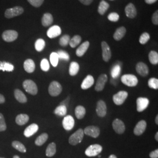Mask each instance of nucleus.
I'll return each mask as SVG.
<instances>
[{
    "label": "nucleus",
    "instance_id": "46",
    "mask_svg": "<svg viewBox=\"0 0 158 158\" xmlns=\"http://www.w3.org/2000/svg\"><path fill=\"white\" fill-rule=\"evenodd\" d=\"M108 19L111 22H117L119 19L118 14L116 12H111L108 15Z\"/></svg>",
    "mask_w": 158,
    "mask_h": 158
},
{
    "label": "nucleus",
    "instance_id": "10",
    "mask_svg": "<svg viewBox=\"0 0 158 158\" xmlns=\"http://www.w3.org/2000/svg\"><path fill=\"white\" fill-rule=\"evenodd\" d=\"M83 132L85 135L93 138H97L100 134V130L99 128L96 126H88L85 127Z\"/></svg>",
    "mask_w": 158,
    "mask_h": 158
},
{
    "label": "nucleus",
    "instance_id": "24",
    "mask_svg": "<svg viewBox=\"0 0 158 158\" xmlns=\"http://www.w3.org/2000/svg\"><path fill=\"white\" fill-rule=\"evenodd\" d=\"M126 32H127V30L124 27H119L115 31V33L114 34V35H113L114 39L117 41L120 40L121 39L123 38V37L126 34Z\"/></svg>",
    "mask_w": 158,
    "mask_h": 158
},
{
    "label": "nucleus",
    "instance_id": "6",
    "mask_svg": "<svg viewBox=\"0 0 158 158\" xmlns=\"http://www.w3.org/2000/svg\"><path fill=\"white\" fill-rule=\"evenodd\" d=\"M48 91L51 96L56 97L61 93L62 91V87L59 82L53 81L49 85Z\"/></svg>",
    "mask_w": 158,
    "mask_h": 158
},
{
    "label": "nucleus",
    "instance_id": "54",
    "mask_svg": "<svg viewBox=\"0 0 158 158\" xmlns=\"http://www.w3.org/2000/svg\"><path fill=\"white\" fill-rule=\"evenodd\" d=\"M117 158V156H115V155H111L110 156H109V158Z\"/></svg>",
    "mask_w": 158,
    "mask_h": 158
},
{
    "label": "nucleus",
    "instance_id": "48",
    "mask_svg": "<svg viewBox=\"0 0 158 158\" xmlns=\"http://www.w3.org/2000/svg\"><path fill=\"white\" fill-rule=\"evenodd\" d=\"M30 4L35 7H40L43 4L44 0H27Z\"/></svg>",
    "mask_w": 158,
    "mask_h": 158
},
{
    "label": "nucleus",
    "instance_id": "3",
    "mask_svg": "<svg viewBox=\"0 0 158 158\" xmlns=\"http://www.w3.org/2000/svg\"><path fill=\"white\" fill-rule=\"evenodd\" d=\"M121 81L125 85L129 87H135L138 85V80L134 74H124L121 77Z\"/></svg>",
    "mask_w": 158,
    "mask_h": 158
},
{
    "label": "nucleus",
    "instance_id": "49",
    "mask_svg": "<svg viewBox=\"0 0 158 158\" xmlns=\"http://www.w3.org/2000/svg\"><path fill=\"white\" fill-rule=\"evenodd\" d=\"M152 21L154 25H158V11H156L153 13L152 17Z\"/></svg>",
    "mask_w": 158,
    "mask_h": 158
},
{
    "label": "nucleus",
    "instance_id": "18",
    "mask_svg": "<svg viewBox=\"0 0 158 158\" xmlns=\"http://www.w3.org/2000/svg\"><path fill=\"white\" fill-rule=\"evenodd\" d=\"M136 70L137 73L143 77L147 76L149 73V69L145 63L139 62L136 66Z\"/></svg>",
    "mask_w": 158,
    "mask_h": 158
},
{
    "label": "nucleus",
    "instance_id": "8",
    "mask_svg": "<svg viewBox=\"0 0 158 158\" xmlns=\"http://www.w3.org/2000/svg\"><path fill=\"white\" fill-rule=\"evenodd\" d=\"M18 34L17 31L14 30H7L3 32L2 38L6 42H11L17 40Z\"/></svg>",
    "mask_w": 158,
    "mask_h": 158
},
{
    "label": "nucleus",
    "instance_id": "25",
    "mask_svg": "<svg viewBox=\"0 0 158 158\" xmlns=\"http://www.w3.org/2000/svg\"><path fill=\"white\" fill-rule=\"evenodd\" d=\"M53 18L50 13H45L42 18V24L44 27H48L53 23Z\"/></svg>",
    "mask_w": 158,
    "mask_h": 158
},
{
    "label": "nucleus",
    "instance_id": "40",
    "mask_svg": "<svg viewBox=\"0 0 158 158\" xmlns=\"http://www.w3.org/2000/svg\"><path fill=\"white\" fill-rule=\"evenodd\" d=\"M57 54L58 55L59 59H60L62 60H64L66 61H69L70 60L69 55L66 51L60 50L57 52Z\"/></svg>",
    "mask_w": 158,
    "mask_h": 158
},
{
    "label": "nucleus",
    "instance_id": "38",
    "mask_svg": "<svg viewBox=\"0 0 158 158\" xmlns=\"http://www.w3.org/2000/svg\"><path fill=\"white\" fill-rule=\"evenodd\" d=\"M12 146L21 152L25 153L27 151L25 146L20 142L17 141L13 142L12 143Z\"/></svg>",
    "mask_w": 158,
    "mask_h": 158
},
{
    "label": "nucleus",
    "instance_id": "19",
    "mask_svg": "<svg viewBox=\"0 0 158 158\" xmlns=\"http://www.w3.org/2000/svg\"><path fill=\"white\" fill-rule=\"evenodd\" d=\"M125 12L127 17L130 18H134L136 16L137 11L135 6L132 3H129L125 8Z\"/></svg>",
    "mask_w": 158,
    "mask_h": 158
},
{
    "label": "nucleus",
    "instance_id": "37",
    "mask_svg": "<svg viewBox=\"0 0 158 158\" xmlns=\"http://www.w3.org/2000/svg\"><path fill=\"white\" fill-rule=\"evenodd\" d=\"M45 46V42L42 39H38L35 44V49L38 52H41L44 50Z\"/></svg>",
    "mask_w": 158,
    "mask_h": 158
},
{
    "label": "nucleus",
    "instance_id": "4",
    "mask_svg": "<svg viewBox=\"0 0 158 158\" xmlns=\"http://www.w3.org/2000/svg\"><path fill=\"white\" fill-rule=\"evenodd\" d=\"M24 10L20 6H16L12 8H8L5 12V17L6 18H12L13 17H17L23 14Z\"/></svg>",
    "mask_w": 158,
    "mask_h": 158
},
{
    "label": "nucleus",
    "instance_id": "21",
    "mask_svg": "<svg viewBox=\"0 0 158 158\" xmlns=\"http://www.w3.org/2000/svg\"><path fill=\"white\" fill-rule=\"evenodd\" d=\"M94 80L93 77L91 75H88L83 81L81 85V87L83 90H87L94 85Z\"/></svg>",
    "mask_w": 158,
    "mask_h": 158
},
{
    "label": "nucleus",
    "instance_id": "2",
    "mask_svg": "<svg viewBox=\"0 0 158 158\" xmlns=\"http://www.w3.org/2000/svg\"><path fill=\"white\" fill-rule=\"evenodd\" d=\"M84 137V132L82 129H79L70 136L69 142L72 145H76L82 141Z\"/></svg>",
    "mask_w": 158,
    "mask_h": 158
},
{
    "label": "nucleus",
    "instance_id": "28",
    "mask_svg": "<svg viewBox=\"0 0 158 158\" xmlns=\"http://www.w3.org/2000/svg\"><path fill=\"white\" fill-rule=\"evenodd\" d=\"M56 152V145L55 143L52 142L50 143L48 147H47L46 150V155L48 157H52Z\"/></svg>",
    "mask_w": 158,
    "mask_h": 158
},
{
    "label": "nucleus",
    "instance_id": "56",
    "mask_svg": "<svg viewBox=\"0 0 158 158\" xmlns=\"http://www.w3.org/2000/svg\"><path fill=\"white\" fill-rule=\"evenodd\" d=\"M155 139L158 141V132H156V135H155Z\"/></svg>",
    "mask_w": 158,
    "mask_h": 158
},
{
    "label": "nucleus",
    "instance_id": "23",
    "mask_svg": "<svg viewBox=\"0 0 158 158\" xmlns=\"http://www.w3.org/2000/svg\"><path fill=\"white\" fill-rule=\"evenodd\" d=\"M23 68L25 70L29 73H33L35 69V64L34 60L32 59H27L23 63Z\"/></svg>",
    "mask_w": 158,
    "mask_h": 158
},
{
    "label": "nucleus",
    "instance_id": "7",
    "mask_svg": "<svg viewBox=\"0 0 158 158\" xmlns=\"http://www.w3.org/2000/svg\"><path fill=\"white\" fill-rule=\"evenodd\" d=\"M128 96V94L127 91H120L113 96V102L116 105L120 106L124 102L126 99L127 98Z\"/></svg>",
    "mask_w": 158,
    "mask_h": 158
},
{
    "label": "nucleus",
    "instance_id": "26",
    "mask_svg": "<svg viewBox=\"0 0 158 158\" xmlns=\"http://www.w3.org/2000/svg\"><path fill=\"white\" fill-rule=\"evenodd\" d=\"M29 119V117L27 114H21L17 115L15 119V121L17 124L19 125H23L28 122Z\"/></svg>",
    "mask_w": 158,
    "mask_h": 158
},
{
    "label": "nucleus",
    "instance_id": "31",
    "mask_svg": "<svg viewBox=\"0 0 158 158\" xmlns=\"http://www.w3.org/2000/svg\"><path fill=\"white\" fill-rule=\"evenodd\" d=\"M109 7H110L109 4L104 0H102V1L100 2V4L98 6V12L100 15H102L106 13V12L107 11Z\"/></svg>",
    "mask_w": 158,
    "mask_h": 158
},
{
    "label": "nucleus",
    "instance_id": "29",
    "mask_svg": "<svg viewBox=\"0 0 158 158\" xmlns=\"http://www.w3.org/2000/svg\"><path fill=\"white\" fill-rule=\"evenodd\" d=\"M85 109L81 106H78L75 108V115L76 118L79 119L83 118L85 115Z\"/></svg>",
    "mask_w": 158,
    "mask_h": 158
},
{
    "label": "nucleus",
    "instance_id": "33",
    "mask_svg": "<svg viewBox=\"0 0 158 158\" xmlns=\"http://www.w3.org/2000/svg\"><path fill=\"white\" fill-rule=\"evenodd\" d=\"M48 139V135L46 133H44L39 136L35 140V144L37 146H41L44 145Z\"/></svg>",
    "mask_w": 158,
    "mask_h": 158
},
{
    "label": "nucleus",
    "instance_id": "52",
    "mask_svg": "<svg viewBox=\"0 0 158 158\" xmlns=\"http://www.w3.org/2000/svg\"><path fill=\"white\" fill-rule=\"evenodd\" d=\"M158 0H145V2L148 4H152L156 2Z\"/></svg>",
    "mask_w": 158,
    "mask_h": 158
},
{
    "label": "nucleus",
    "instance_id": "41",
    "mask_svg": "<svg viewBox=\"0 0 158 158\" xmlns=\"http://www.w3.org/2000/svg\"><path fill=\"white\" fill-rule=\"evenodd\" d=\"M70 40V36L69 35H64L59 40V44L62 46H66Z\"/></svg>",
    "mask_w": 158,
    "mask_h": 158
},
{
    "label": "nucleus",
    "instance_id": "16",
    "mask_svg": "<svg viewBox=\"0 0 158 158\" xmlns=\"http://www.w3.org/2000/svg\"><path fill=\"white\" fill-rule=\"evenodd\" d=\"M147 122L144 120H141L136 125L135 127L134 130V133L136 135L139 136L142 135L147 128Z\"/></svg>",
    "mask_w": 158,
    "mask_h": 158
},
{
    "label": "nucleus",
    "instance_id": "50",
    "mask_svg": "<svg viewBox=\"0 0 158 158\" xmlns=\"http://www.w3.org/2000/svg\"><path fill=\"white\" fill-rule=\"evenodd\" d=\"M149 157L151 158H158V150L156 149L149 153Z\"/></svg>",
    "mask_w": 158,
    "mask_h": 158
},
{
    "label": "nucleus",
    "instance_id": "14",
    "mask_svg": "<svg viewBox=\"0 0 158 158\" xmlns=\"http://www.w3.org/2000/svg\"><path fill=\"white\" fill-rule=\"evenodd\" d=\"M113 128L116 133L122 134L124 132L125 126L124 123L119 119H115L113 122Z\"/></svg>",
    "mask_w": 158,
    "mask_h": 158
},
{
    "label": "nucleus",
    "instance_id": "1",
    "mask_svg": "<svg viewBox=\"0 0 158 158\" xmlns=\"http://www.w3.org/2000/svg\"><path fill=\"white\" fill-rule=\"evenodd\" d=\"M23 87L27 93L32 95L38 93V87L36 83L31 80H26L23 83Z\"/></svg>",
    "mask_w": 158,
    "mask_h": 158
},
{
    "label": "nucleus",
    "instance_id": "27",
    "mask_svg": "<svg viewBox=\"0 0 158 158\" xmlns=\"http://www.w3.org/2000/svg\"><path fill=\"white\" fill-rule=\"evenodd\" d=\"M14 96H15V98L17 99V101L21 103H25L27 102V97L23 94V93L22 91H21L19 89H16L15 90Z\"/></svg>",
    "mask_w": 158,
    "mask_h": 158
},
{
    "label": "nucleus",
    "instance_id": "35",
    "mask_svg": "<svg viewBox=\"0 0 158 158\" xmlns=\"http://www.w3.org/2000/svg\"><path fill=\"white\" fill-rule=\"evenodd\" d=\"M54 113L59 116H64L67 113V107L63 105H60L56 108Z\"/></svg>",
    "mask_w": 158,
    "mask_h": 158
},
{
    "label": "nucleus",
    "instance_id": "53",
    "mask_svg": "<svg viewBox=\"0 0 158 158\" xmlns=\"http://www.w3.org/2000/svg\"><path fill=\"white\" fill-rule=\"evenodd\" d=\"M6 101L5 100V97H4V96H2V94H0V104H2L4 103Z\"/></svg>",
    "mask_w": 158,
    "mask_h": 158
},
{
    "label": "nucleus",
    "instance_id": "30",
    "mask_svg": "<svg viewBox=\"0 0 158 158\" xmlns=\"http://www.w3.org/2000/svg\"><path fill=\"white\" fill-rule=\"evenodd\" d=\"M80 66L78 63L76 62H72L70 64L69 67V74L70 76H74L78 73Z\"/></svg>",
    "mask_w": 158,
    "mask_h": 158
},
{
    "label": "nucleus",
    "instance_id": "42",
    "mask_svg": "<svg viewBox=\"0 0 158 158\" xmlns=\"http://www.w3.org/2000/svg\"><path fill=\"white\" fill-rule=\"evenodd\" d=\"M148 85L150 88L157 90L158 89V80L156 78H151L148 80Z\"/></svg>",
    "mask_w": 158,
    "mask_h": 158
},
{
    "label": "nucleus",
    "instance_id": "58",
    "mask_svg": "<svg viewBox=\"0 0 158 158\" xmlns=\"http://www.w3.org/2000/svg\"></svg>",
    "mask_w": 158,
    "mask_h": 158
},
{
    "label": "nucleus",
    "instance_id": "20",
    "mask_svg": "<svg viewBox=\"0 0 158 158\" xmlns=\"http://www.w3.org/2000/svg\"><path fill=\"white\" fill-rule=\"evenodd\" d=\"M38 130H39L38 125L36 124H32L30 125L25 130L23 134L26 137L28 138L35 134Z\"/></svg>",
    "mask_w": 158,
    "mask_h": 158
},
{
    "label": "nucleus",
    "instance_id": "11",
    "mask_svg": "<svg viewBox=\"0 0 158 158\" xmlns=\"http://www.w3.org/2000/svg\"><path fill=\"white\" fill-rule=\"evenodd\" d=\"M149 104V100L147 98L139 97L136 100V110L138 112H142L147 109Z\"/></svg>",
    "mask_w": 158,
    "mask_h": 158
},
{
    "label": "nucleus",
    "instance_id": "22",
    "mask_svg": "<svg viewBox=\"0 0 158 158\" xmlns=\"http://www.w3.org/2000/svg\"><path fill=\"white\" fill-rule=\"evenodd\" d=\"M89 46H90V43L89 41H85V42H83L77 49L76 52V55L79 57L83 56L85 55V53L87 51Z\"/></svg>",
    "mask_w": 158,
    "mask_h": 158
},
{
    "label": "nucleus",
    "instance_id": "47",
    "mask_svg": "<svg viewBox=\"0 0 158 158\" xmlns=\"http://www.w3.org/2000/svg\"><path fill=\"white\" fill-rule=\"evenodd\" d=\"M6 129V125L3 115L0 113V132L4 131Z\"/></svg>",
    "mask_w": 158,
    "mask_h": 158
},
{
    "label": "nucleus",
    "instance_id": "32",
    "mask_svg": "<svg viewBox=\"0 0 158 158\" xmlns=\"http://www.w3.org/2000/svg\"><path fill=\"white\" fill-rule=\"evenodd\" d=\"M14 69V66L10 63L6 62H0V70L3 72H12Z\"/></svg>",
    "mask_w": 158,
    "mask_h": 158
},
{
    "label": "nucleus",
    "instance_id": "17",
    "mask_svg": "<svg viewBox=\"0 0 158 158\" xmlns=\"http://www.w3.org/2000/svg\"><path fill=\"white\" fill-rule=\"evenodd\" d=\"M62 33V30L60 28V27L57 25L52 26L47 31V35L49 38H55L60 35Z\"/></svg>",
    "mask_w": 158,
    "mask_h": 158
},
{
    "label": "nucleus",
    "instance_id": "34",
    "mask_svg": "<svg viewBox=\"0 0 158 158\" xmlns=\"http://www.w3.org/2000/svg\"><path fill=\"white\" fill-rule=\"evenodd\" d=\"M149 60L152 64H157L158 63V53L156 51H151L149 53Z\"/></svg>",
    "mask_w": 158,
    "mask_h": 158
},
{
    "label": "nucleus",
    "instance_id": "5",
    "mask_svg": "<svg viewBox=\"0 0 158 158\" xmlns=\"http://www.w3.org/2000/svg\"><path fill=\"white\" fill-rule=\"evenodd\" d=\"M102 147L100 145L94 144L89 146L86 149L85 151V155L89 157L96 156L102 152Z\"/></svg>",
    "mask_w": 158,
    "mask_h": 158
},
{
    "label": "nucleus",
    "instance_id": "36",
    "mask_svg": "<svg viewBox=\"0 0 158 158\" xmlns=\"http://www.w3.org/2000/svg\"><path fill=\"white\" fill-rule=\"evenodd\" d=\"M81 41V36L79 35H75L72 39H70L69 44L72 48H74L80 44Z\"/></svg>",
    "mask_w": 158,
    "mask_h": 158
},
{
    "label": "nucleus",
    "instance_id": "57",
    "mask_svg": "<svg viewBox=\"0 0 158 158\" xmlns=\"http://www.w3.org/2000/svg\"><path fill=\"white\" fill-rule=\"evenodd\" d=\"M13 158H20L18 156H17V155H15V156H14V157H13Z\"/></svg>",
    "mask_w": 158,
    "mask_h": 158
},
{
    "label": "nucleus",
    "instance_id": "13",
    "mask_svg": "<svg viewBox=\"0 0 158 158\" xmlns=\"http://www.w3.org/2000/svg\"><path fill=\"white\" fill-rule=\"evenodd\" d=\"M96 113L98 116L100 117H104L107 114V106L105 102L102 100H99L97 102Z\"/></svg>",
    "mask_w": 158,
    "mask_h": 158
},
{
    "label": "nucleus",
    "instance_id": "12",
    "mask_svg": "<svg viewBox=\"0 0 158 158\" xmlns=\"http://www.w3.org/2000/svg\"><path fill=\"white\" fill-rule=\"evenodd\" d=\"M107 76L105 74H101L97 80L95 90L97 91H101L105 87L106 82L107 81Z\"/></svg>",
    "mask_w": 158,
    "mask_h": 158
},
{
    "label": "nucleus",
    "instance_id": "43",
    "mask_svg": "<svg viewBox=\"0 0 158 158\" xmlns=\"http://www.w3.org/2000/svg\"><path fill=\"white\" fill-rule=\"evenodd\" d=\"M150 40V35L147 32H144L142 34L139 38V43L142 45L147 44L148 40Z\"/></svg>",
    "mask_w": 158,
    "mask_h": 158
},
{
    "label": "nucleus",
    "instance_id": "39",
    "mask_svg": "<svg viewBox=\"0 0 158 158\" xmlns=\"http://www.w3.org/2000/svg\"><path fill=\"white\" fill-rule=\"evenodd\" d=\"M59 57L56 52H52L50 56V61L51 64L53 67H56L59 63Z\"/></svg>",
    "mask_w": 158,
    "mask_h": 158
},
{
    "label": "nucleus",
    "instance_id": "55",
    "mask_svg": "<svg viewBox=\"0 0 158 158\" xmlns=\"http://www.w3.org/2000/svg\"><path fill=\"white\" fill-rule=\"evenodd\" d=\"M155 123H156V125L158 124V115H156V118H155Z\"/></svg>",
    "mask_w": 158,
    "mask_h": 158
},
{
    "label": "nucleus",
    "instance_id": "15",
    "mask_svg": "<svg viewBox=\"0 0 158 158\" xmlns=\"http://www.w3.org/2000/svg\"><path fill=\"white\" fill-rule=\"evenodd\" d=\"M62 124L64 130L66 131L72 130L74 126V119L71 115H67L63 118Z\"/></svg>",
    "mask_w": 158,
    "mask_h": 158
},
{
    "label": "nucleus",
    "instance_id": "44",
    "mask_svg": "<svg viewBox=\"0 0 158 158\" xmlns=\"http://www.w3.org/2000/svg\"><path fill=\"white\" fill-rule=\"evenodd\" d=\"M40 68L44 72H48L49 70V63L46 59H44L42 60L40 62Z\"/></svg>",
    "mask_w": 158,
    "mask_h": 158
},
{
    "label": "nucleus",
    "instance_id": "45",
    "mask_svg": "<svg viewBox=\"0 0 158 158\" xmlns=\"http://www.w3.org/2000/svg\"><path fill=\"white\" fill-rule=\"evenodd\" d=\"M121 72V68L119 65H116L111 70V76L113 78L118 77Z\"/></svg>",
    "mask_w": 158,
    "mask_h": 158
},
{
    "label": "nucleus",
    "instance_id": "9",
    "mask_svg": "<svg viewBox=\"0 0 158 158\" xmlns=\"http://www.w3.org/2000/svg\"><path fill=\"white\" fill-rule=\"evenodd\" d=\"M102 55L103 60L107 62L111 57V52L109 45L105 41H102Z\"/></svg>",
    "mask_w": 158,
    "mask_h": 158
},
{
    "label": "nucleus",
    "instance_id": "51",
    "mask_svg": "<svg viewBox=\"0 0 158 158\" xmlns=\"http://www.w3.org/2000/svg\"><path fill=\"white\" fill-rule=\"evenodd\" d=\"M80 2L85 6H89L93 1V0H79Z\"/></svg>",
    "mask_w": 158,
    "mask_h": 158
}]
</instances>
